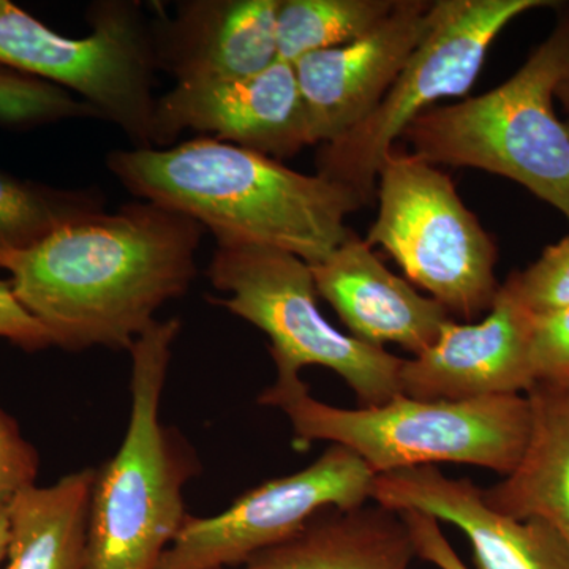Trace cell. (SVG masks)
Segmentation results:
<instances>
[{
    "mask_svg": "<svg viewBox=\"0 0 569 569\" xmlns=\"http://www.w3.org/2000/svg\"><path fill=\"white\" fill-rule=\"evenodd\" d=\"M204 231L181 212L134 201L63 224L2 269L52 347L130 351L160 307L189 291Z\"/></svg>",
    "mask_w": 569,
    "mask_h": 569,
    "instance_id": "1",
    "label": "cell"
},
{
    "mask_svg": "<svg viewBox=\"0 0 569 569\" xmlns=\"http://www.w3.org/2000/svg\"><path fill=\"white\" fill-rule=\"evenodd\" d=\"M107 163L123 189L190 217L217 246L269 247L310 266L355 234L348 216L365 206L353 190L323 176L206 137L114 151Z\"/></svg>",
    "mask_w": 569,
    "mask_h": 569,
    "instance_id": "2",
    "label": "cell"
},
{
    "mask_svg": "<svg viewBox=\"0 0 569 569\" xmlns=\"http://www.w3.org/2000/svg\"><path fill=\"white\" fill-rule=\"evenodd\" d=\"M179 318L157 320L133 343L132 410L121 447L96 468L86 569H157L189 512L183 488L201 471L189 441L160 421Z\"/></svg>",
    "mask_w": 569,
    "mask_h": 569,
    "instance_id": "3",
    "label": "cell"
},
{
    "mask_svg": "<svg viewBox=\"0 0 569 569\" xmlns=\"http://www.w3.org/2000/svg\"><path fill=\"white\" fill-rule=\"evenodd\" d=\"M257 402L282 411L293 427L296 448L331 441L353 451L377 477L437 463L488 468L508 477L530 432L523 395L462 402L399 395L383 406L350 410L317 400L299 373L277 372Z\"/></svg>",
    "mask_w": 569,
    "mask_h": 569,
    "instance_id": "4",
    "label": "cell"
},
{
    "mask_svg": "<svg viewBox=\"0 0 569 569\" xmlns=\"http://www.w3.org/2000/svg\"><path fill=\"white\" fill-rule=\"evenodd\" d=\"M569 77V9L509 80L418 116L402 140L432 164L477 168L530 190L569 220V133L553 111Z\"/></svg>",
    "mask_w": 569,
    "mask_h": 569,
    "instance_id": "5",
    "label": "cell"
},
{
    "mask_svg": "<svg viewBox=\"0 0 569 569\" xmlns=\"http://www.w3.org/2000/svg\"><path fill=\"white\" fill-rule=\"evenodd\" d=\"M206 276L227 298L216 301L271 339L277 372L331 369L362 407L400 395L403 358L359 342L329 323L317 305L310 264L295 254L250 244L217 246Z\"/></svg>",
    "mask_w": 569,
    "mask_h": 569,
    "instance_id": "6",
    "label": "cell"
},
{
    "mask_svg": "<svg viewBox=\"0 0 569 569\" xmlns=\"http://www.w3.org/2000/svg\"><path fill=\"white\" fill-rule=\"evenodd\" d=\"M549 0H436L426 36L376 110L342 137L320 146L317 174L372 204L392 144L438 100L471 91L498 33Z\"/></svg>",
    "mask_w": 569,
    "mask_h": 569,
    "instance_id": "7",
    "label": "cell"
},
{
    "mask_svg": "<svg viewBox=\"0 0 569 569\" xmlns=\"http://www.w3.org/2000/svg\"><path fill=\"white\" fill-rule=\"evenodd\" d=\"M92 31L71 39L10 0H0V66L66 89L118 126L133 148H152L157 62L141 3L100 0Z\"/></svg>",
    "mask_w": 569,
    "mask_h": 569,
    "instance_id": "8",
    "label": "cell"
},
{
    "mask_svg": "<svg viewBox=\"0 0 569 569\" xmlns=\"http://www.w3.org/2000/svg\"><path fill=\"white\" fill-rule=\"evenodd\" d=\"M376 197L367 246L383 247L410 282L468 323L492 309L500 290L496 242L447 173L415 153L392 151Z\"/></svg>",
    "mask_w": 569,
    "mask_h": 569,
    "instance_id": "9",
    "label": "cell"
},
{
    "mask_svg": "<svg viewBox=\"0 0 569 569\" xmlns=\"http://www.w3.org/2000/svg\"><path fill=\"white\" fill-rule=\"evenodd\" d=\"M376 477L353 451L331 445L305 470L250 489L219 515L187 516L157 569L241 567L305 529L323 509L366 505Z\"/></svg>",
    "mask_w": 569,
    "mask_h": 569,
    "instance_id": "10",
    "label": "cell"
},
{
    "mask_svg": "<svg viewBox=\"0 0 569 569\" xmlns=\"http://www.w3.org/2000/svg\"><path fill=\"white\" fill-rule=\"evenodd\" d=\"M186 130L279 162L316 146L295 66L280 59L252 77L174 84L157 97L152 148H170Z\"/></svg>",
    "mask_w": 569,
    "mask_h": 569,
    "instance_id": "11",
    "label": "cell"
},
{
    "mask_svg": "<svg viewBox=\"0 0 569 569\" xmlns=\"http://www.w3.org/2000/svg\"><path fill=\"white\" fill-rule=\"evenodd\" d=\"M433 2L397 0L395 10L361 39L295 62L316 146L365 121L426 36Z\"/></svg>",
    "mask_w": 569,
    "mask_h": 569,
    "instance_id": "12",
    "label": "cell"
},
{
    "mask_svg": "<svg viewBox=\"0 0 569 569\" xmlns=\"http://www.w3.org/2000/svg\"><path fill=\"white\" fill-rule=\"evenodd\" d=\"M531 321L533 316L500 284L485 320L466 325L449 320L432 346L403 359L400 395L447 402L526 395L535 385Z\"/></svg>",
    "mask_w": 569,
    "mask_h": 569,
    "instance_id": "13",
    "label": "cell"
},
{
    "mask_svg": "<svg viewBox=\"0 0 569 569\" xmlns=\"http://www.w3.org/2000/svg\"><path fill=\"white\" fill-rule=\"evenodd\" d=\"M370 500L392 511H419L458 527L478 569H569V546L549 523L500 515L470 479L448 478L437 466L378 475Z\"/></svg>",
    "mask_w": 569,
    "mask_h": 569,
    "instance_id": "14",
    "label": "cell"
},
{
    "mask_svg": "<svg viewBox=\"0 0 569 569\" xmlns=\"http://www.w3.org/2000/svg\"><path fill=\"white\" fill-rule=\"evenodd\" d=\"M280 0H183L151 21L157 70L176 84L252 77L279 61Z\"/></svg>",
    "mask_w": 569,
    "mask_h": 569,
    "instance_id": "15",
    "label": "cell"
},
{
    "mask_svg": "<svg viewBox=\"0 0 569 569\" xmlns=\"http://www.w3.org/2000/svg\"><path fill=\"white\" fill-rule=\"evenodd\" d=\"M310 269L318 296L332 306L350 336L366 346L397 343L417 356L451 320L440 302L392 274L356 234Z\"/></svg>",
    "mask_w": 569,
    "mask_h": 569,
    "instance_id": "16",
    "label": "cell"
},
{
    "mask_svg": "<svg viewBox=\"0 0 569 569\" xmlns=\"http://www.w3.org/2000/svg\"><path fill=\"white\" fill-rule=\"evenodd\" d=\"M415 559L402 516L366 503L326 508L287 541L227 569H411Z\"/></svg>",
    "mask_w": 569,
    "mask_h": 569,
    "instance_id": "17",
    "label": "cell"
},
{
    "mask_svg": "<svg viewBox=\"0 0 569 569\" xmlns=\"http://www.w3.org/2000/svg\"><path fill=\"white\" fill-rule=\"evenodd\" d=\"M523 396L530 432L522 458L481 497L500 515L545 520L569 546V383L539 381Z\"/></svg>",
    "mask_w": 569,
    "mask_h": 569,
    "instance_id": "18",
    "label": "cell"
},
{
    "mask_svg": "<svg viewBox=\"0 0 569 569\" xmlns=\"http://www.w3.org/2000/svg\"><path fill=\"white\" fill-rule=\"evenodd\" d=\"M93 479L96 468H82L10 501L6 569H86Z\"/></svg>",
    "mask_w": 569,
    "mask_h": 569,
    "instance_id": "19",
    "label": "cell"
},
{
    "mask_svg": "<svg viewBox=\"0 0 569 569\" xmlns=\"http://www.w3.org/2000/svg\"><path fill=\"white\" fill-rule=\"evenodd\" d=\"M104 211V198L26 181L0 170V269L10 254L32 249L63 224Z\"/></svg>",
    "mask_w": 569,
    "mask_h": 569,
    "instance_id": "20",
    "label": "cell"
},
{
    "mask_svg": "<svg viewBox=\"0 0 569 569\" xmlns=\"http://www.w3.org/2000/svg\"><path fill=\"white\" fill-rule=\"evenodd\" d=\"M397 0H280L277 52L298 62L312 52L361 39L395 10Z\"/></svg>",
    "mask_w": 569,
    "mask_h": 569,
    "instance_id": "21",
    "label": "cell"
},
{
    "mask_svg": "<svg viewBox=\"0 0 569 569\" xmlns=\"http://www.w3.org/2000/svg\"><path fill=\"white\" fill-rule=\"evenodd\" d=\"M99 112L58 86L0 66V126L28 130Z\"/></svg>",
    "mask_w": 569,
    "mask_h": 569,
    "instance_id": "22",
    "label": "cell"
},
{
    "mask_svg": "<svg viewBox=\"0 0 569 569\" xmlns=\"http://www.w3.org/2000/svg\"><path fill=\"white\" fill-rule=\"evenodd\" d=\"M530 316L569 309V236L549 246L526 271L501 284Z\"/></svg>",
    "mask_w": 569,
    "mask_h": 569,
    "instance_id": "23",
    "label": "cell"
},
{
    "mask_svg": "<svg viewBox=\"0 0 569 569\" xmlns=\"http://www.w3.org/2000/svg\"><path fill=\"white\" fill-rule=\"evenodd\" d=\"M530 362L535 383H569V309L533 317Z\"/></svg>",
    "mask_w": 569,
    "mask_h": 569,
    "instance_id": "24",
    "label": "cell"
},
{
    "mask_svg": "<svg viewBox=\"0 0 569 569\" xmlns=\"http://www.w3.org/2000/svg\"><path fill=\"white\" fill-rule=\"evenodd\" d=\"M40 458L20 426L0 408V509L9 507L22 489L31 488L39 477Z\"/></svg>",
    "mask_w": 569,
    "mask_h": 569,
    "instance_id": "25",
    "label": "cell"
},
{
    "mask_svg": "<svg viewBox=\"0 0 569 569\" xmlns=\"http://www.w3.org/2000/svg\"><path fill=\"white\" fill-rule=\"evenodd\" d=\"M0 339L9 340L24 351L52 347L47 329L22 307L6 280H0Z\"/></svg>",
    "mask_w": 569,
    "mask_h": 569,
    "instance_id": "26",
    "label": "cell"
},
{
    "mask_svg": "<svg viewBox=\"0 0 569 569\" xmlns=\"http://www.w3.org/2000/svg\"><path fill=\"white\" fill-rule=\"evenodd\" d=\"M411 535L417 559L438 569H470L448 541L436 518L419 511L399 512Z\"/></svg>",
    "mask_w": 569,
    "mask_h": 569,
    "instance_id": "27",
    "label": "cell"
},
{
    "mask_svg": "<svg viewBox=\"0 0 569 569\" xmlns=\"http://www.w3.org/2000/svg\"><path fill=\"white\" fill-rule=\"evenodd\" d=\"M9 552V518H7V508L0 509V568L7 559Z\"/></svg>",
    "mask_w": 569,
    "mask_h": 569,
    "instance_id": "28",
    "label": "cell"
},
{
    "mask_svg": "<svg viewBox=\"0 0 569 569\" xmlns=\"http://www.w3.org/2000/svg\"><path fill=\"white\" fill-rule=\"evenodd\" d=\"M556 97L560 100L561 104H563L565 112H567V121L563 123L569 133V77L565 78V80L557 86Z\"/></svg>",
    "mask_w": 569,
    "mask_h": 569,
    "instance_id": "29",
    "label": "cell"
}]
</instances>
